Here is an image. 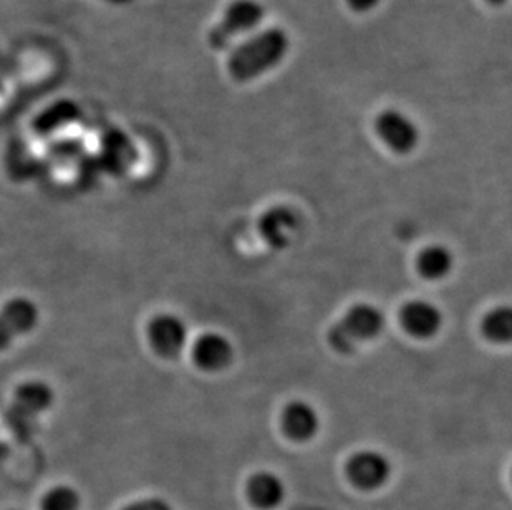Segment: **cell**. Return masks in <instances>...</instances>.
<instances>
[{"label": "cell", "instance_id": "cell-1", "mask_svg": "<svg viewBox=\"0 0 512 510\" xmlns=\"http://www.w3.org/2000/svg\"><path fill=\"white\" fill-rule=\"evenodd\" d=\"M287 50L289 37L284 30H266L232 52L229 73L236 82H249L279 65Z\"/></svg>", "mask_w": 512, "mask_h": 510}, {"label": "cell", "instance_id": "cell-2", "mask_svg": "<svg viewBox=\"0 0 512 510\" xmlns=\"http://www.w3.org/2000/svg\"><path fill=\"white\" fill-rule=\"evenodd\" d=\"M385 315L372 304L353 305L334 327L330 328L329 343L335 352L348 355L362 343L370 342L383 332Z\"/></svg>", "mask_w": 512, "mask_h": 510}, {"label": "cell", "instance_id": "cell-3", "mask_svg": "<svg viewBox=\"0 0 512 510\" xmlns=\"http://www.w3.org/2000/svg\"><path fill=\"white\" fill-rule=\"evenodd\" d=\"M348 481L358 491L375 492L387 486L393 476L392 461L377 449H362L352 454L345 466Z\"/></svg>", "mask_w": 512, "mask_h": 510}, {"label": "cell", "instance_id": "cell-4", "mask_svg": "<svg viewBox=\"0 0 512 510\" xmlns=\"http://www.w3.org/2000/svg\"><path fill=\"white\" fill-rule=\"evenodd\" d=\"M264 14V7L256 0L232 2L221 22L211 30L209 42L214 49H226L234 37L254 29L264 19Z\"/></svg>", "mask_w": 512, "mask_h": 510}, {"label": "cell", "instance_id": "cell-5", "mask_svg": "<svg viewBox=\"0 0 512 510\" xmlns=\"http://www.w3.org/2000/svg\"><path fill=\"white\" fill-rule=\"evenodd\" d=\"M39 305L27 297H15L0 308V352L14 345L15 340L34 332L39 325Z\"/></svg>", "mask_w": 512, "mask_h": 510}, {"label": "cell", "instance_id": "cell-6", "mask_svg": "<svg viewBox=\"0 0 512 510\" xmlns=\"http://www.w3.org/2000/svg\"><path fill=\"white\" fill-rule=\"evenodd\" d=\"M188 327L183 318L173 313L156 315L148 325V340L156 355L165 360H174L188 345Z\"/></svg>", "mask_w": 512, "mask_h": 510}, {"label": "cell", "instance_id": "cell-7", "mask_svg": "<svg viewBox=\"0 0 512 510\" xmlns=\"http://www.w3.org/2000/svg\"><path fill=\"white\" fill-rule=\"evenodd\" d=\"M300 231V216L289 206L269 207L259 219L262 241L274 251H284Z\"/></svg>", "mask_w": 512, "mask_h": 510}, {"label": "cell", "instance_id": "cell-8", "mask_svg": "<svg viewBox=\"0 0 512 510\" xmlns=\"http://www.w3.org/2000/svg\"><path fill=\"white\" fill-rule=\"evenodd\" d=\"M380 140L397 154H408L415 150L420 133L415 123L397 110H387L380 113L375 120Z\"/></svg>", "mask_w": 512, "mask_h": 510}, {"label": "cell", "instance_id": "cell-9", "mask_svg": "<svg viewBox=\"0 0 512 510\" xmlns=\"http://www.w3.org/2000/svg\"><path fill=\"white\" fill-rule=\"evenodd\" d=\"M400 317L406 332L418 340L435 338L445 323L443 312L428 300H411L401 308Z\"/></svg>", "mask_w": 512, "mask_h": 510}, {"label": "cell", "instance_id": "cell-10", "mask_svg": "<svg viewBox=\"0 0 512 510\" xmlns=\"http://www.w3.org/2000/svg\"><path fill=\"white\" fill-rule=\"evenodd\" d=\"M246 497L257 510H276L287 499V486L277 472L257 471L247 479Z\"/></svg>", "mask_w": 512, "mask_h": 510}, {"label": "cell", "instance_id": "cell-11", "mask_svg": "<svg viewBox=\"0 0 512 510\" xmlns=\"http://www.w3.org/2000/svg\"><path fill=\"white\" fill-rule=\"evenodd\" d=\"M194 365L201 370L216 373L223 371L234 360V347L231 340L221 333H204L193 345Z\"/></svg>", "mask_w": 512, "mask_h": 510}, {"label": "cell", "instance_id": "cell-12", "mask_svg": "<svg viewBox=\"0 0 512 510\" xmlns=\"http://www.w3.org/2000/svg\"><path fill=\"white\" fill-rule=\"evenodd\" d=\"M282 428L295 443H307L319 434V411L309 401H290L282 413Z\"/></svg>", "mask_w": 512, "mask_h": 510}, {"label": "cell", "instance_id": "cell-13", "mask_svg": "<svg viewBox=\"0 0 512 510\" xmlns=\"http://www.w3.org/2000/svg\"><path fill=\"white\" fill-rule=\"evenodd\" d=\"M55 393L52 386L47 385L45 381L30 380L17 386L14 395V408L17 413L24 414L25 418L29 416H39V414L49 411L54 405Z\"/></svg>", "mask_w": 512, "mask_h": 510}, {"label": "cell", "instance_id": "cell-14", "mask_svg": "<svg viewBox=\"0 0 512 510\" xmlns=\"http://www.w3.org/2000/svg\"><path fill=\"white\" fill-rule=\"evenodd\" d=\"M455 267V255L446 246H430L418 255V272L425 279H446Z\"/></svg>", "mask_w": 512, "mask_h": 510}, {"label": "cell", "instance_id": "cell-15", "mask_svg": "<svg viewBox=\"0 0 512 510\" xmlns=\"http://www.w3.org/2000/svg\"><path fill=\"white\" fill-rule=\"evenodd\" d=\"M481 332L489 342L498 345L512 343V305H498L483 317Z\"/></svg>", "mask_w": 512, "mask_h": 510}, {"label": "cell", "instance_id": "cell-16", "mask_svg": "<svg viewBox=\"0 0 512 510\" xmlns=\"http://www.w3.org/2000/svg\"><path fill=\"white\" fill-rule=\"evenodd\" d=\"M82 496L72 486H55L40 501V510H80Z\"/></svg>", "mask_w": 512, "mask_h": 510}, {"label": "cell", "instance_id": "cell-17", "mask_svg": "<svg viewBox=\"0 0 512 510\" xmlns=\"http://www.w3.org/2000/svg\"><path fill=\"white\" fill-rule=\"evenodd\" d=\"M121 510H173V507L163 497H145L140 501L131 502Z\"/></svg>", "mask_w": 512, "mask_h": 510}, {"label": "cell", "instance_id": "cell-18", "mask_svg": "<svg viewBox=\"0 0 512 510\" xmlns=\"http://www.w3.org/2000/svg\"><path fill=\"white\" fill-rule=\"evenodd\" d=\"M347 2L350 9L355 10V12H367V10H372L380 0H347Z\"/></svg>", "mask_w": 512, "mask_h": 510}, {"label": "cell", "instance_id": "cell-19", "mask_svg": "<svg viewBox=\"0 0 512 510\" xmlns=\"http://www.w3.org/2000/svg\"><path fill=\"white\" fill-rule=\"evenodd\" d=\"M491 2H496V4H498V2H503V0H491Z\"/></svg>", "mask_w": 512, "mask_h": 510}]
</instances>
